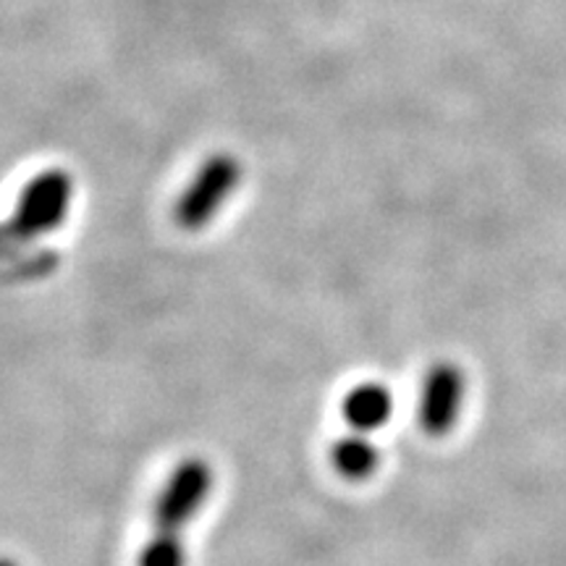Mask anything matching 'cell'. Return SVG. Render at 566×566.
<instances>
[{"instance_id":"1","label":"cell","mask_w":566,"mask_h":566,"mask_svg":"<svg viewBox=\"0 0 566 566\" xmlns=\"http://www.w3.org/2000/svg\"><path fill=\"white\" fill-rule=\"evenodd\" d=\"M74 179L63 168L38 174L21 189L17 208L0 223V254L19 252L66 223Z\"/></svg>"},{"instance_id":"2","label":"cell","mask_w":566,"mask_h":566,"mask_svg":"<svg viewBox=\"0 0 566 566\" xmlns=\"http://www.w3.org/2000/svg\"><path fill=\"white\" fill-rule=\"evenodd\" d=\"M216 488V470L205 457H187L168 472L153 501V530L181 533L192 525Z\"/></svg>"},{"instance_id":"3","label":"cell","mask_w":566,"mask_h":566,"mask_svg":"<svg viewBox=\"0 0 566 566\" xmlns=\"http://www.w3.org/2000/svg\"><path fill=\"white\" fill-rule=\"evenodd\" d=\"M242 163L237 155L218 153L202 163L195 179L187 184L174 208V221L184 231H200L210 226L223 210V205L237 195L242 184Z\"/></svg>"},{"instance_id":"4","label":"cell","mask_w":566,"mask_h":566,"mask_svg":"<svg viewBox=\"0 0 566 566\" xmlns=\"http://www.w3.org/2000/svg\"><path fill=\"white\" fill-rule=\"evenodd\" d=\"M467 401V375L454 363H436L424 373L417 420L428 436H446L454 430Z\"/></svg>"},{"instance_id":"5","label":"cell","mask_w":566,"mask_h":566,"mask_svg":"<svg viewBox=\"0 0 566 566\" xmlns=\"http://www.w3.org/2000/svg\"><path fill=\"white\" fill-rule=\"evenodd\" d=\"M342 415L354 433H378L394 415V394L384 384L365 380L344 394Z\"/></svg>"},{"instance_id":"6","label":"cell","mask_w":566,"mask_h":566,"mask_svg":"<svg viewBox=\"0 0 566 566\" xmlns=\"http://www.w3.org/2000/svg\"><path fill=\"white\" fill-rule=\"evenodd\" d=\"M331 464L349 483L370 480L380 467V449L373 443L370 436L349 433L331 443Z\"/></svg>"},{"instance_id":"7","label":"cell","mask_w":566,"mask_h":566,"mask_svg":"<svg viewBox=\"0 0 566 566\" xmlns=\"http://www.w3.org/2000/svg\"><path fill=\"white\" fill-rule=\"evenodd\" d=\"M189 551L181 533L153 530L137 554V566H187Z\"/></svg>"},{"instance_id":"8","label":"cell","mask_w":566,"mask_h":566,"mask_svg":"<svg viewBox=\"0 0 566 566\" xmlns=\"http://www.w3.org/2000/svg\"><path fill=\"white\" fill-rule=\"evenodd\" d=\"M0 566H19V562H13L11 556H0Z\"/></svg>"}]
</instances>
